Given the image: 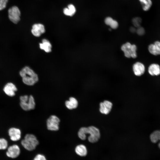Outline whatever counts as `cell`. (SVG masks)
Returning a JSON list of instances; mask_svg holds the SVG:
<instances>
[{"label": "cell", "instance_id": "3", "mask_svg": "<svg viewBox=\"0 0 160 160\" xmlns=\"http://www.w3.org/2000/svg\"><path fill=\"white\" fill-rule=\"evenodd\" d=\"M39 144L36 137L34 135L27 134L25 136L24 139L21 141L22 146L28 151L34 150Z\"/></svg>", "mask_w": 160, "mask_h": 160}, {"label": "cell", "instance_id": "24", "mask_svg": "<svg viewBox=\"0 0 160 160\" xmlns=\"http://www.w3.org/2000/svg\"><path fill=\"white\" fill-rule=\"evenodd\" d=\"M8 143L7 140L3 138H0V150H5L8 147Z\"/></svg>", "mask_w": 160, "mask_h": 160}, {"label": "cell", "instance_id": "22", "mask_svg": "<svg viewBox=\"0 0 160 160\" xmlns=\"http://www.w3.org/2000/svg\"><path fill=\"white\" fill-rule=\"evenodd\" d=\"M76 12V8L73 5L70 4L68 6V8H65L63 9V13L67 16H72Z\"/></svg>", "mask_w": 160, "mask_h": 160}, {"label": "cell", "instance_id": "6", "mask_svg": "<svg viewBox=\"0 0 160 160\" xmlns=\"http://www.w3.org/2000/svg\"><path fill=\"white\" fill-rule=\"evenodd\" d=\"M20 14L19 9L16 6H12L8 9L9 19L14 24H17L20 20Z\"/></svg>", "mask_w": 160, "mask_h": 160}, {"label": "cell", "instance_id": "5", "mask_svg": "<svg viewBox=\"0 0 160 160\" xmlns=\"http://www.w3.org/2000/svg\"><path fill=\"white\" fill-rule=\"evenodd\" d=\"M121 49L124 52L126 57L128 58L131 57L133 58L137 57V47L136 45L127 42L122 45Z\"/></svg>", "mask_w": 160, "mask_h": 160}, {"label": "cell", "instance_id": "26", "mask_svg": "<svg viewBox=\"0 0 160 160\" xmlns=\"http://www.w3.org/2000/svg\"><path fill=\"white\" fill-rule=\"evenodd\" d=\"M33 160H47V159L43 154H38L35 156Z\"/></svg>", "mask_w": 160, "mask_h": 160}, {"label": "cell", "instance_id": "10", "mask_svg": "<svg viewBox=\"0 0 160 160\" xmlns=\"http://www.w3.org/2000/svg\"><path fill=\"white\" fill-rule=\"evenodd\" d=\"M17 90L15 85L12 82H9L6 84L3 89V90L5 94L10 97H14L15 95V92Z\"/></svg>", "mask_w": 160, "mask_h": 160}, {"label": "cell", "instance_id": "15", "mask_svg": "<svg viewBox=\"0 0 160 160\" xmlns=\"http://www.w3.org/2000/svg\"><path fill=\"white\" fill-rule=\"evenodd\" d=\"M148 71L152 76H159L160 75V66L157 63H152L149 66Z\"/></svg>", "mask_w": 160, "mask_h": 160}, {"label": "cell", "instance_id": "4", "mask_svg": "<svg viewBox=\"0 0 160 160\" xmlns=\"http://www.w3.org/2000/svg\"><path fill=\"white\" fill-rule=\"evenodd\" d=\"M20 105L23 110L28 111L33 110L35 107L34 98L32 95H27L21 96L20 97Z\"/></svg>", "mask_w": 160, "mask_h": 160}, {"label": "cell", "instance_id": "25", "mask_svg": "<svg viewBox=\"0 0 160 160\" xmlns=\"http://www.w3.org/2000/svg\"><path fill=\"white\" fill-rule=\"evenodd\" d=\"M136 32L139 36H143L145 33V31L144 28L140 26L137 28Z\"/></svg>", "mask_w": 160, "mask_h": 160}, {"label": "cell", "instance_id": "17", "mask_svg": "<svg viewBox=\"0 0 160 160\" xmlns=\"http://www.w3.org/2000/svg\"><path fill=\"white\" fill-rule=\"evenodd\" d=\"M66 107L68 109L72 110L76 108L78 106V102L74 97H71L68 100H67L65 103Z\"/></svg>", "mask_w": 160, "mask_h": 160}, {"label": "cell", "instance_id": "1", "mask_svg": "<svg viewBox=\"0 0 160 160\" xmlns=\"http://www.w3.org/2000/svg\"><path fill=\"white\" fill-rule=\"evenodd\" d=\"M87 134L90 135L88 137V140L89 142L92 143L97 142L100 137L99 130L94 126L82 127L80 129L78 133L79 137L82 140L86 139Z\"/></svg>", "mask_w": 160, "mask_h": 160}, {"label": "cell", "instance_id": "23", "mask_svg": "<svg viewBox=\"0 0 160 160\" xmlns=\"http://www.w3.org/2000/svg\"><path fill=\"white\" fill-rule=\"evenodd\" d=\"M132 22L134 26L137 28L141 26L142 19L140 17H136L132 19Z\"/></svg>", "mask_w": 160, "mask_h": 160}, {"label": "cell", "instance_id": "8", "mask_svg": "<svg viewBox=\"0 0 160 160\" xmlns=\"http://www.w3.org/2000/svg\"><path fill=\"white\" fill-rule=\"evenodd\" d=\"M20 152V150L19 147L17 145L14 144L8 148L6 154L9 157L14 159L19 156Z\"/></svg>", "mask_w": 160, "mask_h": 160}, {"label": "cell", "instance_id": "28", "mask_svg": "<svg viewBox=\"0 0 160 160\" xmlns=\"http://www.w3.org/2000/svg\"><path fill=\"white\" fill-rule=\"evenodd\" d=\"M136 29L133 27H131L130 28V31L133 33H135L136 32Z\"/></svg>", "mask_w": 160, "mask_h": 160}, {"label": "cell", "instance_id": "7", "mask_svg": "<svg viewBox=\"0 0 160 160\" xmlns=\"http://www.w3.org/2000/svg\"><path fill=\"white\" fill-rule=\"evenodd\" d=\"M60 122V120L57 116L54 115L50 116L47 121V129L51 131L58 130L59 129Z\"/></svg>", "mask_w": 160, "mask_h": 160}, {"label": "cell", "instance_id": "18", "mask_svg": "<svg viewBox=\"0 0 160 160\" xmlns=\"http://www.w3.org/2000/svg\"><path fill=\"white\" fill-rule=\"evenodd\" d=\"M40 48L46 52H49L51 51L52 45L47 40L44 39L39 44Z\"/></svg>", "mask_w": 160, "mask_h": 160}, {"label": "cell", "instance_id": "16", "mask_svg": "<svg viewBox=\"0 0 160 160\" xmlns=\"http://www.w3.org/2000/svg\"><path fill=\"white\" fill-rule=\"evenodd\" d=\"M75 151L77 155L81 157L86 156L88 152L87 147L83 144H79L76 146Z\"/></svg>", "mask_w": 160, "mask_h": 160}, {"label": "cell", "instance_id": "14", "mask_svg": "<svg viewBox=\"0 0 160 160\" xmlns=\"http://www.w3.org/2000/svg\"><path fill=\"white\" fill-rule=\"evenodd\" d=\"M133 70L136 76H140L143 75L145 72V66L141 63L137 62L133 65Z\"/></svg>", "mask_w": 160, "mask_h": 160}, {"label": "cell", "instance_id": "2", "mask_svg": "<svg viewBox=\"0 0 160 160\" xmlns=\"http://www.w3.org/2000/svg\"><path fill=\"white\" fill-rule=\"evenodd\" d=\"M19 73L22 78L23 82L27 85H33L38 81L37 75L28 66H25L23 68Z\"/></svg>", "mask_w": 160, "mask_h": 160}, {"label": "cell", "instance_id": "12", "mask_svg": "<svg viewBox=\"0 0 160 160\" xmlns=\"http://www.w3.org/2000/svg\"><path fill=\"white\" fill-rule=\"evenodd\" d=\"M148 49L149 53L155 56L160 55V41H157L149 45Z\"/></svg>", "mask_w": 160, "mask_h": 160}, {"label": "cell", "instance_id": "13", "mask_svg": "<svg viewBox=\"0 0 160 160\" xmlns=\"http://www.w3.org/2000/svg\"><path fill=\"white\" fill-rule=\"evenodd\" d=\"M45 31L44 25L41 24H35L32 27L31 32L33 35L36 37H39Z\"/></svg>", "mask_w": 160, "mask_h": 160}, {"label": "cell", "instance_id": "11", "mask_svg": "<svg viewBox=\"0 0 160 160\" xmlns=\"http://www.w3.org/2000/svg\"><path fill=\"white\" fill-rule=\"evenodd\" d=\"M112 105L113 104L111 102L105 100L100 104V111L102 114H108L111 111Z\"/></svg>", "mask_w": 160, "mask_h": 160}, {"label": "cell", "instance_id": "20", "mask_svg": "<svg viewBox=\"0 0 160 160\" xmlns=\"http://www.w3.org/2000/svg\"><path fill=\"white\" fill-rule=\"evenodd\" d=\"M139 1L144 11H148L151 8L153 4L152 0H139Z\"/></svg>", "mask_w": 160, "mask_h": 160}, {"label": "cell", "instance_id": "19", "mask_svg": "<svg viewBox=\"0 0 160 160\" xmlns=\"http://www.w3.org/2000/svg\"><path fill=\"white\" fill-rule=\"evenodd\" d=\"M104 22L105 24L109 26L111 28L113 29H116L119 26L117 21L110 17L105 18Z\"/></svg>", "mask_w": 160, "mask_h": 160}, {"label": "cell", "instance_id": "9", "mask_svg": "<svg viewBox=\"0 0 160 160\" xmlns=\"http://www.w3.org/2000/svg\"><path fill=\"white\" fill-rule=\"evenodd\" d=\"M8 134L10 140L13 141L19 140L21 136V130L18 128L12 127L8 130Z\"/></svg>", "mask_w": 160, "mask_h": 160}, {"label": "cell", "instance_id": "27", "mask_svg": "<svg viewBox=\"0 0 160 160\" xmlns=\"http://www.w3.org/2000/svg\"><path fill=\"white\" fill-rule=\"evenodd\" d=\"M8 1V0H0V10L6 8Z\"/></svg>", "mask_w": 160, "mask_h": 160}, {"label": "cell", "instance_id": "21", "mask_svg": "<svg viewBox=\"0 0 160 160\" xmlns=\"http://www.w3.org/2000/svg\"><path fill=\"white\" fill-rule=\"evenodd\" d=\"M151 141L153 143H157L159 140L160 141V130H156L153 132L150 135ZM160 149V142L158 144Z\"/></svg>", "mask_w": 160, "mask_h": 160}]
</instances>
